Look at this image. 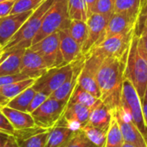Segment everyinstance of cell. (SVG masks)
<instances>
[{
    "mask_svg": "<svg viewBox=\"0 0 147 147\" xmlns=\"http://www.w3.org/2000/svg\"><path fill=\"white\" fill-rule=\"evenodd\" d=\"M4 147H19V146H18V143L16 140V139L13 136H10Z\"/></svg>",
    "mask_w": 147,
    "mask_h": 147,
    "instance_id": "60d3db41",
    "label": "cell"
},
{
    "mask_svg": "<svg viewBox=\"0 0 147 147\" xmlns=\"http://www.w3.org/2000/svg\"><path fill=\"white\" fill-rule=\"evenodd\" d=\"M3 47H0V59H1V58L3 57Z\"/></svg>",
    "mask_w": 147,
    "mask_h": 147,
    "instance_id": "7dc6e473",
    "label": "cell"
},
{
    "mask_svg": "<svg viewBox=\"0 0 147 147\" xmlns=\"http://www.w3.org/2000/svg\"><path fill=\"white\" fill-rule=\"evenodd\" d=\"M35 93L36 91L32 87H29L27 90H23L19 95H17L16 97L11 99L6 106L11 109H16V110L27 112V109L31 101L33 100Z\"/></svg>",
    "mask_w": 147,
    "mask_h": 147,
    "instance_id": "cb8c5ba5",
    "label": "cell"
},
{
    "mask_svg": "<svg viewBox=\"0 0 147 147\" xmlns=\"http://www.w3.org/2000/svg\"><path fill=\"white\" fill-rule=\"evenodd\" d=\"M0 132L7 134L10 136H13L15 133V129L10 124V122L8 121L6 116L3 114L0 109Z\"/></svg>",
    "mask_w": 147,
    "mask_h": 147,
    "instance_id": "d590c367",
    "label": "cell"
},
{
    "mask_svg": "<svg viewBox=\"0 0 147 147\" xmlns=\"http://www.w3.org/2000/svg\"><path fill=\"white\" fill-rule=\"evenodd\" d=\"M29 78L28 76L22 74V73H17V74H13V75H7V76H2L0 77V86L7 85L12 83H16L18 81H22L24 79Z\"/></svg>",
    "mask_w": 147,
    "mask_h": 147,
    "instance_id": "e575fe53",
    "label": "cell"
},
{
    "mask_svg": "<svg viewBox=\"0 0 147 147\" xmlns=\"http://www.w3.org/2000/svg\"><path fill=\"white\" fill-rule=\"evenodd\" d=\"M9 137H10V135L0 132V147H4Z\"/></svg>",
    "mask_w": 147,
    "mask_h": 147,
    "instance_id": "ab89813d",
    "label": "cell"
},
{
    "mask_svg": "<svg viewBox=\"0 0 147 147\" xmlns=\"http://www.w3.org/2000/svg\"><path fill=\"white\" fill-rule=\"evenodd\" d=\"M1 111L6 116L15 130H22L35 127L34 118L31 114L16 110L8 106L1 108Z\"/></svg>",
    "mask_w": 147,
    "mask_h": 147,
    "instance_id": "ac0fdd59",
    "label": "cell"
},
{
    "mask_svg": "<svg viewBox=\"0 0 147 147\" xmlns=\"http://www.w3.org/2000/svg\"><path fill=\"white\" fill-rule=\"evenodd\" d=\"M114 3L115 0H96L92 14L111 16L114 13Z\"/></svg>",
    "mask_w": 147,
    "mask_h": 147,
    "instance_id": "d6a6232c",
    "label": "cell"
},
{
    "mask_svg": "<svg viewBox=\"0 0 147 147\" xmlns=\"http://www.w3.org/2000/svg\"><path fill=\"white\" fill-rule=\"evenodd\" d=\"M48 70L43 58L29 47L25 49L23 53L20 72L28 76L29 78L37 79Z\"/></svg>",
    "mask_w": 147,
    "mask_h": 147,
    "instance_id": "5bb4252c",
    "label": "cell"
},
{
    "mask_svg": "<svg viewBox=\"0 0 147 147\" xmlns=\"http://www.w3.org/2000/svg\"><path fill=\"white\" fill-rule=\"evenodd\" d=\"M122 147H136L134 146H132V145H130V144H127V143H124L123 144V146Z\"/></svg>",
    "mask_w": 147,
    "mask_h": 147,
    "instance_id": "bcb514c9",
    "label": "cell"
},
{
    "mask_svg": "<svg viewBox=\"0 0 147 147\" xmlns=\"http://www.w3.org/2000/svg\"><path fill=\"white\" fill-rule=\"evenodd\" d=\"M112 116V110L100 99H98L90 109V114L87 123L94 127L108 128L109 127Z\"/></svg>",
    "mask_w": 147,
    "mask_h": 147,
    "instance_id": "d6986e66",
    "label": "cell"
},
{
    "mask_svg": "<svg viewBox=\"0 0 147 147\" xmlns=\"http://www.w3.org/2000/svg\"><path fill=\"white\" fill-rule=\"evenodd\" d=\"M120 107L136 124L143 135L147 139L146 127L142 110V101L135 88L127 79H124L122 84Z\"/></svg>",
    "mask_w": 147,
    "mask_h": 147,
    "instance_id": "5b68a950",
    "label": "cell"
},
{
    "mask_svg": "<svg viewBox=\"0 0 147 147\" xmlns=\"http://www.w3.org/2000/svg\"><path fill=\"white\" fill-rule=\"evenodd\" d=\"M145 17H147V0L145 1L144 6H143V8H142L141 13H140V19H143V18H145Z\"/></svg>",
    "mask_w": 147,
    "mask_h": 147,
    "instance_id": "7bdbcfd3",
    "label": "cell"
},
{
    "mask_svg": "<svg viewBox=\"0 0 147 147\" xmlns=\"http://www.w3.org/2000/svg\"><path fill=\"white\" fill-rule=\"evenodd\" d=\"M126 63L127 59L105 58L96 72V82L101 93L99 99L111 110L120 105Z\"/></svg>",
    "mask_w": 147,
    "mask_h": 147,
    "instance_id": "6da1fadb",
    "label": "cell"
},
{
    "mask_svg": "<svg viewBox=\"0 0 147 147\" xmlns=\"http://www.w3.org/2000/svg\"><path fill=\"white\" fill-rule=\"evenodd\" d=\"M142 102H147V85L146 88V90H145V94H144V97H143Z\"/></svg>",
    "mask_w": 147,
    "mask_h": 147,
    "instance_id": "f6af8a7d",
    "label": "cell"
},
{
    "mask_svg": "<svg viewBox=\"0 0 147 147\" xmlns=\"http://www.w3.org/2000/svg\"><path fill=\"white\" fill-rule=\"evenodd\" d=\"M64 147H98L92 143L79 129L74 132L72 137Z\"/></svg>",
    "mask_w": 147,
    "mask_h": 147,
    "instance_id": "f546056e",
    "label": "cell"
},
{
    "mask_svg": "<svg viewBox=\"0 0 147 147\" xmlns=\"http://www.w3.org/2000/svg\"><path fill=\"white\" fill-rule=\"evenodd\" d=\"M59 39V50L64 65L71 64L83 57L81 47L70 34L69 29L65 28L58 31Z\"/></svg>",
    "mask_w": 147,
    "mask_h": 147,
    "instance_id": "9a60e30c",
    "label": "cell"
},
{
    "mask_svg": "<svg viewBox=\"0 0 147 147\" xmlns=\"http://www.w3.org/2000/svg\"><path fill=\"white\" fill-rule=\"evenodd\" d=\"M55 0H45L23 23L21 28L13 35L9 41L3 47V53L15 49H27L31 47L32 41L38 33L42 19Z\"/></svg>",
    "mask_w": 147,
    "mask_h": 147,
    "instance_id": "3957f363",
    "label": "cell"
},
{
    "mask_svg": "<svg viewBox=\"0 0 147 147\" xmlns=\"http://www.w3.org/2000/svg\"><path fill=\"white\" fill-rule=\"evenodd\" d=\"M124 143L125 142L120 127L118 125V122L115 118V116L113 115L108 129L104 147H122Z\"/></svg>",
    "mask_w": 147,
    "mask_h": 147,
    "instance_id": "484cf974",
    "label": "cell"
},
{
    "mask_svg": "<svg viewBox=\"0 0 147 147\" xmlns=\"http://www.w3.org/2000/svg\"><path fill=\"white\" fill-rule=\"evenodd\" d=\"M49 97V96L44 92H36L33 100L31 101L28 109H27V113L32 114L35 109H37L47 98Z\"/></svg>",
    "mask_w": 147,
    "mask_h": 147,
    "instance_id": "836d02e7",
    "label": "cell"
},
{
    "mask_svg": "<svg viewBox=\"0 0 147 147\" xmlns=\"http://www.w3.org/2000/svg\"><path fill=\"white\" fill-rule=\"evenodd\" d=\"M67 3L68 13L71 20H81L84 22L87 21L88 17L83 0H67Z\"/></svg>",
    "mask_w": 147,
    "mask_h": 147,
    "instance_id": "83f0119b",
    "label": "cell"
},
{
    "mask_svg": "<svg viewBox=\"0 0 147 147\" xmlns=\"http://www.w3.org/2000/svg\"><path fill=\"white\" fill-rule=\"evenodd\" d=\"M9 102V101L8 99H6L5 97H3V96L0 95V109L3 108V107H4V106H6Z\"/></svg>",
    "mask_w": 147,
    "mask_h": 147,
    "instance_id": "ee69618b",
    "label": "cell"
},
{
    "mask_svg": "<svg viewBox=\"0 0 147 147\" xmlns=\"http://www.w3.org/2000/svg\"><path fill=\"white\" fill-rule=\"evenodd\" d=\"M108 129L109 127L108 128L97 127L90 125L88 123H86L80 128V130L85 134V136L98 147H104L105 146Z\"/></svg>",
    "mask_w": 147,
    "mask_h": 147,
    "instance_id": "603a6c76",
    "label": "cell"
},
{
    "mask_svg": "<svg viewBox=\"0 0 147 147\" xmlns=\"http://www.w3.org/2000/svg\"><path fill=\"white\" fill-rule=\"evenodd\" d=\"M68 102H62L48 97L31 115L35 126L44 129L54 127L60 121Z\"/></svg>",
    "mask_w": 147,
    "mask_h": 147,
    "instance_id": "ba28073f",
    "label": "cell"
},
{
    "mask_svg": "<svg viewBox=\"0 0 147 147\" xmlns=\"http://www.w3.org/2000/svg\"><path fill=\"white\" fill-rule=\"evenodd\" d=\"M111 16L92 14L88 17L86 21L88 26V37L82 47L83 56L87 55L94 47L103 40L107 25Z\"/></svg>",
    "mask_w": 147,
    "mask_h": 147,
    "instance_id": "8fae6325",
    "label": "cell"
},
{
    "mask_svg": "<svg viewBox=\"0 0 147 147\" xmlns=\"http://www.w3.org/2000/svg\"><path fill=\"white\" fill-rule=\"evenodd\" d=\"M112 114L118 122L125 143L136 147H147V139L136 124L125 114L120 105L112 110Z\"/></svg>",
    "mask_w": 147,
    "mask_h": 147,
    "instance_id": "30bf717a",
    "label": "cell"
},
{
    "mask_svg": "<svg viewBox=\"0 0 147 147\" xmlns=\"http://www.w3.org/2000/svg\"><path fill=\"white\" fill-rule=\"evenodd\" d=\"M139 20L132 18L124 14L113 13L109 20L104 39L114 35L127 33L132 29L137 28Z\"/></svg>",
    "mask_w": 147,
    "mask_h": 147,
    "instance_id": "2e32d148",
    "label": "cell"
},
{
    "mask_svg": "<svg viewBox=\"0 0 147 147\" xmlns=\"http://www.w3.org/2000/svg\"><path fill=\"white\" fill-rule=\"evenodd\" d=\"M124 79H127L133 84L142 101L147 85V55L137 30L129 47Z\"/></svg>",
    "mask_w": 147,
    "mask_h": 147,
    "instance_id": "7a4b0ae2",
    "label": "cell"
},
{
    "mask_svg": "<svg viewBox=\"0 0 147 147\" xmlns=\"http://www.w3.org/2000/svg\"><path fill=\"white\" fill-rule=\"evenodd\" d=\"M74 132L66 127L56 125L49 130L46 147H64L71 140Z\"/></svg>",
    "mask_w": 147,
    "mask_h": 147,
    "instance_id": "44dd1931",
    "label": "cell"
},
{
    "mask_svg": "<svg viewBox=\"0 0 147 147\" xmlns=\"http://www.w3.org/2000/svg\"><path fill=\"white\" fill-rule=\"evenodd\" d=\"M71 19L68 13L67 0H55L44 16L40 28L34 36L32 45L53 33L68 28Z\"/></svg>",
    "mask_w": 147,
    "mask_h": 147,
    "instance_id": "277c9868",
    "label": "cell"
},
{
    "mask_svg": "<svg viewBox=\"0 0 147 147\" xmlns=\"http://www.w3.org/2000/svg\"><path fill=\"white\" fill-rule=\"evenodd\" d=\"M98 98L95 97L86 90H84L83 88H81L78 84H76L71 97L68 101L70 103H79L82 105H84L88 108H92L94 104L97 102Z\"/></svg>",
    "mask_w": 147,
    "mask_h": 147,
    "instance_id": "4316f807",
    "label": "cell"
},
{
    "mask_svg": "<svg viewBox=\"0 0 147 147\" xmlns=\"http://www.w3.org/2000/svg\"><path fill=\"white\" fill-rule=\"evenodd\" d=\"M140 22H142V28L140 31H137V34L140 36L142 47L147 55V17L140 19L139 21V23Z\"/></svg>",
    "mask_w": 147,
    "mask_h": 147,
    "instance_id": "8d00e7d4",
    "label": "cell"
},
{
    "mask_svg": "<svg viewBox=\"0 0 147 147\" xmlns=\"http://www.w3.org/2000/svg\"><path fill=\"white\" fill-rule=\"evenodd\" d=\"M3 1H5V0H0V3H1V2H3Z\"/></svg>",
    "mask_w": 147,
    "mask_h": 147,
    "instance_id": "c3c4849f",
    "label": "cell"
},
{
    "mask_svg": "<svg viewBox=\"0 0 147 147\" xmlns=\"http://www.w3.org/2000/svg\"><path fill=\"white\" fill-rule=\"evenodd\" d=\"M44 1L45 0H16L11 9L10 14H18L34 10Z\"/></svg>",
    "mask_w": 147,
    "mask_h": 147,
    "instance_id": "f1b7e54d",
    "label": "cell"
},
{
    "mask_svg": "<svg viewBox=\"0 0 147 147\" xmlns=\"http://www.w3.org/2000/svg\"><path fill=\"white\" fill-rule=\"evenodd\" d=\"M142 110H143V116H144L147 130V102H142Z\"/></svg>",
    "mask_w": 147,
    "mask_h": 147,
    "instance_id": "b9f144b4",
    "label": "cell"
},
{
    "mask_svg": "<svg viewBox=\"0 0 147 147\" xmlns=\"http://www.w3.org/2000/svg\"><path fill=\"white\" fill-rule=\"evenodd\" d=\"M68 29L70 34L76 40V42L81 47V50H82V47L84 45L88 37L87 22L81 20H71Z\"/></svg>",
    "mask_w": 147,
    "mask_h": 147,
    "instance_id": "d4e9b609",
    "label": "cell"
},
{
    "mask_svg": "<svg viewBox=\"0 0 147 147\" xmlns=\"http://www.w3.org/2000/svg\"><path fill=\"white\" fill-rule=\"evenodd\" d=\"M0 47H1V46H0Z\"/></svg>",
    "mask_w": 147,
    "mask_h": 147,
    "instance_id": "681fc988",
    "label": "cell"
},
{
    "mask_svg": "<svg viewBox=\"0 0 147 147\" xmlns=\"http://www.w3.org/2000/svg\"><path fill=\"white\" fill-rule=\"evenodd\" d=\"M146 0H115L114 13L124 14L140 21Z\"/></svg>",
    "mask_w": 147,
    "mask_h": 147,
    "instance_id": "ffe728a7",
    "label": "cell"
},
{
    "mask_svg": "<svg viewBox=\"0 0 147 147\" xmlns=\"http://www.w3.org/2000/svg\"><path fill=\"white\" fill-rule=\"evenodd\" d=\"M74 72V64L48 69L44 74L38 78L32 88L36 92H44L50 95L60 87L67 79L72 77Z\"/></svg>",
    "mask_w": 147,
    "mask_h": 147,
    "instance_id": "52a82bcc",
    "label": "cell"
},
{
    "mask_svg": "<svg viewBox=\"0 0 147 147\" xmlns=\"http://www.w3.org/2000/svg\"><path fill=\"white\" fill-rule=\"evenodd\" d=\"M83 1H84V6H85L87 17H89L90 15H92V9L94 8V5H95L96 0H83Z\"/></svg>",
    "mask_w": 147,
    "mask_h": 147,
    "instance_id": "f35d334b",
    "label": "cell"
},
{
    "mask_svg": "<svg viewBox=\"0 0 147 147\" xmlns=\"http://www.w3.org/2000/svg\"><path fill=\"white\" fill-rule=\"evenodd\" d=\"M25 49L5 52L0 59V77L20 73V66Z\"/></svg>",
    "mask_w": 147,
    "mask_h": 147,
    "instance_id": "e0dca14e",
    "label": "cell"
},
{
    "mask_svg": "<svg viewBox=\"0 0 147 147\" xmlns=\"http://www.w3.org/2000/svg\"><path fill=\"white\" fill-rule=\"evenodd\" d=\"M137 28L125 34L105 38L90 53H96L102 59L115 58L121 59H127L131 41L134 34L136 33Z\"/></svg>",
    "mask_w": 147,
    "mask_h": 147,
    "instance_id": "8992f818",
    "label": "cell"
},
{
    "mask_svg": "<svg viewBox=\"0 0 147 147\" xmlns=\"http://www.w3.org/2000/svg\"><path fill=\"white\" fill-rule=\"evenodd\" d=\"M33 11L34 10L18 14H10L0 18V46L2 47H3L21 28L23 23L32 15Z\"/></svg>",
    "mask_w": 147,
    "mask_h": 147,
    "instance_id": "4fadbf2b",
    "label": "cell"
},
{
    "mask_svg": "<svg viewBox=\"0 0 147 147\" xmlns=\"http://www.w3.org/2000/svg\"><path fill=\"white\" fill-rule=\"evenodd\" d=\"M49 130L36 134L22 142H19L18 146L19 147H46L48 135H49Z\"/></svg>",
    "mask_w": 147,
    "mask_h": 147,
    "instance_id": "4dcf8cb0",
    "label": "cell"
},
{
    "mask_svg": "<svg viewBox=\"0 0 147 147\" xmlns=\"http://www.w3.org/2000/svg\"><path fill=\"white\" fill-rule=\"evenodd\" d=\"M90 109V108L79 103L68 102L63 115L57 125L66 127L72 131L79 130L88 122Z\"/></svg>",
    "mask_w": 147,
    "mask_h": 147,
    "instance_id": "7c38bea8",
    "label": "cell"
},
{
    "mask_svg": "<svg viewBox=\"0 0 147 147\" xmlns=\"http://www.w3.org/2000/svg\"><path fill=\"white\" fill-rule=\"evenodd\" d=\"M16 1V0H5L0 3V18L7 16L10 14Z\"/></svg>",
    "mask_w": 147,
    "mask_h": 147,
    "instance_id": "74e56055",
    "label": "cell"
},
{
    "mask_svg": "<svg viewBox=\"0 0 147 147\" xmlns=\"http://www.w3.org/2000/svg\"><path fill=\"white\" fill-rule=\"evenodd\" d=\"M29 48L39 53L43 58L48 69L64 65L62 55L59 50L58 32L45 37L39 42L32 45Z\"/></svg>",
    "mask_w": 147,
    "mask_h": 147,
    "instance_id": "9c48e42d",
    "label": "cell"
},
{
    "mask_svg": "<svg viewBox=\"0 0 147 147\" xmlns=\"http://www.w3.org/2000/svg\"><path fill=\"white\" fill-rule=\"evenodd\" d=\"M35 80L36 79L34 78H28L7 85L0 86V95L10 101L17 95L22 93L23 90H27L29 87H32Z\"/></svg>",
    "mask_w": 147,
    "mask_h": 147,
    "instance_id": "7402d4cb",
    "label": "cell"
},
{
    "mask_svg": "<svg viewBox=\"0 0 147 147\" xmlns=\"http://www.w3.org/2000/svg\"><path fill=\"white\" fill-rule=\"evenodd\" d=\"M48 129H44L42 127L35 126V127H33L30 128H26V129H22V130H15L13 137L16 139L17 143H19V142H22V141H23L28 138H31L36 134L44 133Z\"/></svg>",
    "mask_w": 147,
    "mask_h": 147,
    "instance_id": "1f68e13d",
    "label": "cell"
}]
</instances>
